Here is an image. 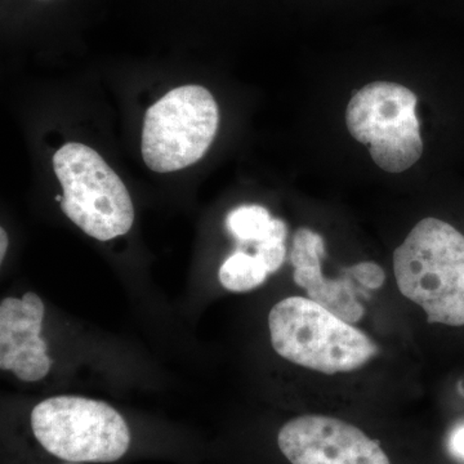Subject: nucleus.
Listing matches in <instances>:
<instances>
[{
    "mask_svg": "<svg viewBox=\"0 0 464 464\" xmlns=\"http://www.w3.org/2000/svg\"><path fill=\"white\" fill-rule=\"evenodd\" d=\"M399 290L431 324L464 325V235L439 218L415 225L393 253Z\"/></svg>",
    "mask_w": 464,
    "mask_h": 464,
    "instance_id": "f257e3e1",
    "label": "nucleus"
},
{
    "mask_svg": "<svg viewBox=\"0 0 464 464\" xmlns=\"http://www.w3.org/2000/svg\"><path fill=\"white\" fill-rule=\"evenodd\" d=\"M268 328L276 353L319 373L356 371L378 353L368 335L310 298L277 302L268 315Z\"/></svg>",
    "mask_w": 464,
    "mask_h": 464,
    "instance_id": "f03ea898",
    "label": "nucleus"
},
{
    "mask_svg": "<svg viewBox=\"0 0 464 464\" xmlns=\"http://www.w3.org/2000/svg\"><path fill=\"white\" fill-rule=\"evenodd\" d=\"M53 168L63 190L61 208L88 237L109 241L132 228L130 192L99 152L83 143H66L54 154Z\"/></svg>",
    "mask_w": 464,
    "mask_h": 464,
    "instance_id": "7ed1b4c3",
    "label": "nucleus"
},
{
    "mask_svg": "<svg viewBox=\"0 0 464 464\" xmlns=\"http://www.w3.org/2000/svg\"><path fill=\"white\" fill-rule=\"evenodd\" d=\"M34 436L48 453L69 463H109L130 445L127 422L111 405L81 396H54L33 409Z\"/></svg>",
    "mask_w": 464,
    "mask_h": 464,
    "instance_id": "20e7f679",
    "label": "nucleus"
},
{
    "mask_svg": "<svg viewBox=\"0 0 464 464\" xmlns=\"http://www.w3.org/2000/svg\"><path fill=\"white\" fill-rule=\"evenodd\" d=\"M219 111L212 93L201 85L168 92L146 112L142 157L157 173L192 166L206 155L218 130Z\"/></svg>",
    "mask_w": 464,
    "mask_h": 464,
    "instance_id": "39448f33",
    "label": "nucleus"
},
{
    "mask_svg": "<svg viewBox=\"0 0 464 464\" xmlns=\"http://www.w3.org/2000/svg\"><path fill=\"white\" fill-rule=\"evenodd\" d=\"M417 102L413 91L392 82L365 85L348 102L351 136L369 146V154L384 172H405L422 157Z\"/></svg>",
    "mask_w": 464,
    "mask_h": 464,
    "instance_id": "423d86ee",
    "label": "nucleus"
},
{
    "mask_svg": "<svg viewBox=\"0 0 464 464\" xmlns=\"http://www.w3.org/2000/svg\"><path fill=\"white\" fill-rule=\"evenodd\" d=\"M277 445L292 464H391L380 444L362 430L324 415L289 420Z\"/></svg>",
    "mask_w": 464,
    "mask_h": 464,
    "instance_id": "0eeeda50",
    "label": "nucleus"
},
{
    "mask_svg": "<svg viewBox=\"0 0 464 464\" xmlns=\"http://www.w3.org/2000/svg\"><path fill=\"white\" fill-rule=\"evenodd\" d=\"M45 307L35 293L5 298L0 304V368L24 382L41 381L50 373L52 359L41 337Z\"/></svg>",
    "mask_w": 464,
    "mask_h": 464,
    "instance_id": "6e6552de",
    "label": "nucleus"
},
{
    "mask_svg": "<svg viewBox=\"0 0 464 464\" xmlns=\"http://www.w3.org/2000/svg\"><path fill=\"white\" fill-rule=\"evenodd\" d=\"M325 244L317 232L302 227L295 232L290 262L295 267L293 279L306 290L308 298L332 311L347 323H356L364 316V306L357 301L350 280H328L323 276L322 259Z\"/></svg>",
    "mask_w": 464,
    "mask_h": 464,
    "instance_id": "1a4fd4ad",
    "label": "nucleus"
},
{
    "mask_svg": "<svg viewBox=\"0 0 464 464\" xmlns=\"http://www.w3.org/2000/svg\"><path fill=\"white\" fill-rule=\"evenodd\" d=\"M226 227L241 244L256 246L271 239H286L288 235L285 222L271 218L268 210L261 206L235 208L226 218Z\"/></svg>",
    "mask_w": 464,
    "mask_h": 464,
    "instance_id": "9d476101",
    "label": "nucleus"
},
{
    "mask_svg": "<svg viewBox=\"0 0 464 464\" xmlns=\"http://www.w3.org/2000/svg\"><path fill=\"white\" fill-rule=\"evenodd\" d=\"M267 268L257 256L237 250L219 268V283L228 292L244 293L258 288L268 276Z\"/></svg>",
    "mask_w": 464,
    "mask_h": 464,
    "instance_id": "9b49d317",
    "label": "nucleus"
},
{
    "mask_svg": "<svg viewBox=\"0 0 464 464\" xmlns=\"http://www.w3.org/2000/svg\"><path fill=\"white\" fill-rule=\"evenodd\" d=\"M285 239H271L256 246V256L267 268L268 274L276 273L285 259Z\"/></svg>",
    "mask_w": 464,
    "mask_h": 464,
    "instance_id": "f8f14e48",
    "label": "nucleus"
},
{
    "mask_svg": "<svg viewBox=\"0 0 464 464\" xmlns=\"http://www.w3.org/2000/svg\"><path fill=\"white\" fill-rule=\"evenodd\" d=\"M348 273L353 279L368 289H380L386 280L383 268L373 262H362L348 268Z\"/></svg>",
    "mask_w": 464,
    "mask_h": 464,
    "instance_id": "ddd939ff",
    "label": "nucleus"
},
{
    "mask_svg": "<svg viewBox=\"0 0 464 464\" xmlns=\"http://www.w3.org/2000/svg\"><path fill=\"white\" fill-rule=\"evenodd\" d=\"M451 450L464 459V427L458 429L451 436Z\"/></svg>",
    "mask_w": 464,
    "mask_h": 464,
    "instance_id": "4468645a",
    "label": "nucleus"
},
{
    "mask_svg": "<svg viewBox=\"0 0 464 464\" xmlns=\"http://www.w3.org/2000/svg\"><path fill=\"white\" fill-rule=\"evenodd\" d=\"M8 248V235L5 232V228L0 230V261L3 262L5 259V252H7Z\"/></svg>",
    "mask_w": 464,
    "mask_h": 464,
    "instance_id": "2eb2a0df",
    "label": "nucleus"
},
{
    "mask_svg": "<svg viewBox=\"0 0 464 464\" xmlns=\"http://www.w3.org/2000/svg\"><path fill=\"white\" fill-rule=\"evenodd\" d=\"M69 464H74V463H69Z\"/></svg>",
    "mask_w": 464,
    "mask_h": 464,
    "instance_id": "dca6fc26",
    "label": "nucleus"
}]
</instances>
